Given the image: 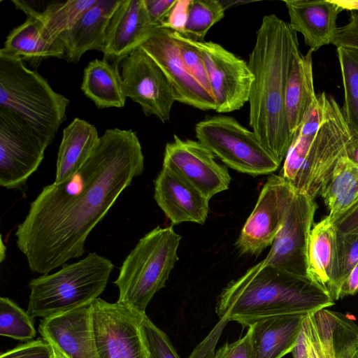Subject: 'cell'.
<instances>
[{"label": "cell", "instance_id": "1", "mask_svg": "<svg viewBox=\"0 0 358 358\" xmlns=\"http://www.w3.org/2000/svg\"><path fill=\"white\" fill-rule=\"evenodd\" d=\"M143 171L136 134L106 129L82 168L69 180L44 187L17 226L16 244L29 269L48 274L82 256L90 233Z\"/></svg>", "mask_w": 358, "mask_h": 358}, {"label": "cell", "instance_id": "2", "mask_svg": "<svg viewBox=\"0 0 358 358\" xmlns=\"http://www.w3.org/2000/svg\"><path fill=\"white\" fill-rule=\"evenodd\" d=\"M299 50L297 34L289 22L275 14L264 16L248 62L254 78L249 123L259 143L280 164L293 140L285 98L292 59Z\"/></svg>", "mask_w": 358, "mask_h": 358}, {"label": "cell", "instance_id": "3", "mask_svg": "<svg viewBox=\"0 0 358 358\" xmlns=\"http://www.w3.org/2000/svg\"><path fill=\"white\" fill-rule=\"evenodd\" d=\"M335 301L308 276L289 273L264 259L221 292L215 310L221 323L236 321L243 327L261 317L309 314Z\"/></svg>", "mask_w": 358, "mask_h": 358}, {"label": "cell", "instance_id": "4", "mask_svg": "<svg viewBox=\"0 0 358 358\" xmlns=\"http://www.w3.org/2000/svg\"><path fill=\"white\" fill-rule=\"evenodd\" d=\"M69 103L21 59L0 52V106L29 124L48 146L66 120Z\"/></svg>", "mask_w": 358, "mask_h": 358}, {"label": "cell", "instance_id": "5", "mask_svg": "<svg viewBox=\"0 0 358 358\" xmlns=\"http://www.w3.org/2000/svg\"><path fill=\"white\" fill-rule=\"evenodd\" d=\"M113 267L108 259L91 252L31 280L27 313L33 319L47 318L91 303L106 289Z\"/></svg>", "mask_w": 358, "mask_h": 358}, {"label": "cell", "instance_id": "6", "mask_svg": "<svg viewBox=\"0 0 358 358\" xmlns=\"http://www.w3.org/2000/svg\"><path fill=\"white\" fill-rule=\"evenodd\" d=\"M181 238L172 226H157L140 238L124 259L114 281L119 289L117 302L145 314L149 302L165 287L178 259Z\"/></svg>", "mask_w": 358, "mask_h": 358}, {"label": "cell", "instance_id": "7", "mask_svg": "<svg viewBox=\"0 0 358 358\" xmlns=\"http://www.w3.org/2000/svg\"><path fill=\"white\" fill-rule=\"evenodd\" d=\"M196 137L227 166L253 176L275 171L280 164L252 130L226 115L208 117L195 126Z\"/></svg>", "mask_w": 358, "mask_h": 358}, {"label": "cell", "instance_id": "8", "mask_svg": "<svg viewBox=\"0 0 358 358\" xmlns=\"http://www.w3.org/2000/svg\"><path fill=\"white\" fill-rule=\"evenodd\" d=\"M352 138L341 108L327 94L322 122L292 185L294 189L312 199L320 195Z\"/></svg>", "mask_w": 358, "mask_h": 358}, {"label": "cell", "instance_id": "9", "mask_svg": "<svg viewBox=\"0 0 358 358\" xmlns=\"http://www.w3.org/2000/svg\"><path fill=\"white\" fill-rule=\"evenodd\" d=\"M48 145L14 111L0 106V185L18 189L44 158Z\"/></svg>", "mask_w": 358, "mask_h": 358}, {"label": "cell", "instance_id": "10", "mask_svg": "<svg viewBox=\"0 0 358 358\" xmlns=\"http://www.w3.org/2000/svg\"><path fill=\"white\" fill-rule=\"evenodd\" d=\"M143 315L117 302L93 301L92 329L99 358H148Z\"/></svg>", "mask_w": 358, "mask_h": 358}, {"label": "cell", "instance_id": "11", "mask_svg": "<svg viewBox=\"0 0 358 358\" xmlns=\"http://www.w3.org/2000/svg\"><path fill=\"white\" fill-rule=\"evenodd\" d=\"M181 36L204 60L216 112L239 110L248 102L254 79L248 63L217 43Z\"/></svg>", "mask_w": 358, "mask_h": 358}, {"label": "cell", "instance_id": "12", "mask_svg": "<svg viewBox=\"0 0 358 358\" xmlns=\"http://www.w3.org/2000/svg\"><path fill=\"white\" fill-rule=\"evenodd\" d=\"M295 192L281 176L271 174L267 178L236 243L241 253L258 256L272 245Z\"/></svg>", "mask_w": 358, "mask_h": 358}, {"label": "cell", "instance_id": "13", "mask_svg": "<svg viewBox=\"0 0 358 358\" xmlns=\"http://www.w3.org/2000/svg\"><path fill=\"white\" fill-rule=\"evenodd\" d=\"M127 97L138 103L145 116L169 120L176 101L173 89L156 62L140 47L120 63Z\"/></svg>", "mask_w": 358, "mask_h": 358}, {"label": "cell", "instance_id": "14", "mask_svg": "<svg viewBox=\"0 0 358 358\" xmlns=\"http://www.w3.org/2000/svg\"><path fill=\"white\" fill-rule=\"evenodd\" d=\"M317 205L296 191L282 225L264 261L289 273L307 276V248Z\"/></svg>", "mask_w": 358, "mask_h": 358}, {"label": "cell", "instance_id": "15", "mask_svg": "<svg viewBox=\"0 0 358 358\" xmlns=\"http://www.w3.org/2000/svg\"><path fill=\"white\" fill-rule=\"evenodd\" d=\"M162 166L178 173L209 200L228 189L231 180L227 169L215 161L206 147L176 135L165 146Z\"/></svg>", "mask_w": 358, "mask_h": 358}, {"label": "cell", "instance_id": "16", "mask_svg": "<svg viewBox=\"0 0 358 358\" xmlns=\"http://www.w3.org/2000/svg\"><path fill=\"white\" fill-rule=\"evenodd\" d=\"M171 29L158 27L141 48L156 62L170 82L176 101L202 110H215L213 96L185 67Z\"/></svg>", "mask_w": 358, "mask_h": 358}, {"label": "cell", "instance_id": "17", "mask_svg": "<svg viewBox=\"0 0 358 358\" xmlns=\"http://www.w3.org/2000/svg\"><path fill=\"white\" fill-rule=\"evenodd\" d=\"M92 303L43 318L38 328L42 338L66 358H99L92 329Z\"/></svg>", "mask_w": 358, "mask_h": 358}, {"label": "cell", "instance_id": "18", "mask_svg": "<svg viewBox=\"0 0 358 358\" xmlns=\"http://www.w3.org/2000/svg\"><path fill=\"white\" fill-rule=\"evenodd\" d=\"M157 28L149 17L144 0H122L106 30L103 57L120 64L147 41Z\"/></svg>", "mask_w": 358, "mask_h": 358}, {"label": "cell", "instance_id": "19", "mask_svg": "<svg viewBox=\"0 0 358 358\" xmlns=\"http://www.w3.org/2000/svg\"><path fill=\"white\" fill-rule=\"evenodd\" d=\"M154 199L173 224H203L209 211V199L166 166L154 180Z\"/></svg>", "mask_w": 358, "mask_h": 358}, {"label": "cell", "instance_id": "20", "mask_svg": "<svg viewBox=\"0 0 358 358\" xmlns=\"http://www.w3.org/2000/svg\"><path fill=\"white\" fill-rule=\"evenodd\" d=\"M122 0H96L83 13L73 26L59 37L64 57L78 63L89 50L103 52L110 20Z\"/></svg>", "mask_w": 358, "mask_h": 358}, {"label": "cell", "instance_id": "21", "mask_svg": "<svg viewBox=\"0 0 358 358\" xmlns=\"http://www.w3.org/2000/svg\"><path fill=\"white\" fill-rule=\"evenodd\" d=\"M287 8L289 24L301 33L305 44L313 52L331 44L337 29L338 15L343 9L336 0L283 1Z\"/></svg>", "mask_w": 358, "mask_h": 358}, {"label": "cell", "instance_id": "22", "mask_svg": "<svg viewBox=\"0 0 358 358\" xmlns=\"http://www.w3.org/2000/svg\"><path fill=\"white\" fill-rule=\"evenodd\" d=\"M307 315H275L250 322L247 327L255 358H282L291 352Z\"/></svg>", "mask_w": 358, "mask_h": 358}, {"label": "cell", "instance_id": "23", "mask_svg": "<svg viewBox=\"0 0 358 358\" xmlns=\"http://www.w3.org/2000/svg\"><path fill=\"white\" fill-rule=\"evenodd\" d=\"M12 2L27 17L22 24L9 32L0 52L26 61L35 68L47 58L64 59L63 48L50 43L45 38L43 25L37 16L36 10L25 1H12Z\"/></svg>", "mask_w": 358, "mask_h": 358}, {"label": "cell", "instance_id": "24", "mask_svg": "<svg viewBox=\"0 0 358 358\" xmlns=\"http://www.w3.org/2000/svg\"><path fill=\"white\" fill-rule=\"evenodd\" d=\"M336 229L327 215L313 225L307 248V276L331 296L337 265Z\"/></svg>", "mask_w": 358, "mask_h": 358}, {"label": "cell", "instance_id": "25", "mask_svg": "<svg viewBox=\"0 0 358 358\" xmlns=\"http://www.w3.org/2000/svg\"><path fill=\"white\" fill-rule=\"evenodd\" d=\"M99 138L94 125L78 117L65 127L59 147L54 182H63L77 173L90 158Z\"/></svg>", "mask_w": 358, "mask_h": 358}, {"label": "cell", "instance_id": "26", "mask_svg": "<svg viewBox=\"0 0 358 358\" xmlns=\"http://www.w3.org/2000/svg\"><path fill=\"white\" fill-rule=\"evenodd\" d=\"M309 50L303 55L297 51L292 59L288 76L285 106L290 135L294 138L304 115L316 98L313 73V54Z\"/></svg>", "mask_w": 358, "mask_h": 358}, {"label": "cell", "instance_id": "27", "mask_svg": "<svg viewBox=\"0 0 358 358\" xmlns=\"http://www.w3.org/2000/svg\"><path fill=\"white\" fill-rule=\"evenodd\" d=\"M119 65L103 57L90 61L84 69L81 91L98 109L125 105L127 96Z\"/></svg>", "mask_w": 358, "mask_h": 358}, {"label": "cell", "instance_id": "28", "mask_svg": "<svg viewBox=\"0 0 358 358\" xmlns=\"http://www.w3.org/2000/svg\"><path fill=\"white\" fill-rule=\"evenodd\" d=\"M329 214L336 217L358 202V165L346 155L334 167L320 194Z\"/></svg>", "mask_w": 358, "mask_h": 358}, {"label": "cell", "instance_id": "29", "mask_svg": "<svg viewBox=\"0 0 358 358\" xmlns=\"http://www.w3.org/2000/svg\"><path fill=\"white\" fill-rule=\"evenodd\" d=\"M96 1V0L53 1L49 3L42 12L36 11L37 16L43 25L45 38L50 43L62 48L59 41V37L68 31L80 15Z\"/></svg>", "mask_w": 358, "mask_h": 358}, {"label": "cell", "instance_id": "30", "mask_svg": "<svg viewBox=\"0 0 358 358\" xmlns=\"http://www.w3.org/2000/svg\"><path fill=\"white\" fill-rule=\"evenodd\" d=\"M343 87L341 111L353 137H358V57L343 48H337Z\"/></svg>", "mask_w": 358, "mask_h": 358}, {"label": "cell", "instance_id": "31", "mask_svg": "<svg viewBox=\"0 0 358 358\" xmlns=\"http://www.w3.org/2000/svg\"><path fill=\"white\" fill-rule=\"evenodd\" d=\"M225 8L217 0H190L188 17L182 36L203 41L209 29L224 16Z\"/></svg>", "mask_w": 358, "mask_h": 358}, {"label": "cell", "instance_id": "32", "mask_svg": "<svg viewBox=\"0 0 358 358\" xmlns=\"http://www.w3.org/2000/svg\"><path fill=\"white\" fill-rule=\"evenodd\" d=\"M36 334L33 318L15 301L0 298V335L21 341H30Z\"/></svg>", "mask_w": 358, "mask_h": 358}, {"label": "cell", "instance_id": "33", "mask_svg": "<svg viewBox=\"0 0 358 358\" xmlns=\"http://www.w3.org/2000/svg\"><path fill=\"white\" fill-rule=\"evenodd\" d=\"M337 231V230H336ZM337 265L331 299H340L341 287L358 263V231L336 233Z\"/></svg>", "mask_w": 358, "mask_h": 358}, {"label": "cell", "instance_id": "34", "mask_svg": "<svg viewBox=\"0 0 358 358\" xmlns=\"http://www.w3.org/2000/svg\"><path fill=\"white\" fill-rule=\"evenodd\" d=\"M141 326L148 358H180L166 334L158 328L146 314L142 316Z\"/></svg>", "mask_w": 358, "mask_h": 358}, {"label": "cell", "instance_id": "35", "mask_svg": "<svg viewBox=\"0 0 358 358\" xmlns=\"http://www.w3.org/2000/svg\"><path fill=\"white\" fill-rule=\"evenodd\" d=\"M171 34L178 43L179 52L185 67L189 74L213 96L206 64L201 53L195 48L183 41L180 34L171 31Z\"/></svg>", "mask_w": 358, "mask_h": 358}, {"label": "cell", "instance_id": "36", "mask_svg": "<svg viewBox=\"0 0 358 358\" xmlns=\"http://www.w3.org/2000/svg\"><path fill=\"white\" fill-rule=\"evenodd\" d=\"M331 44L346 49L358 57V12L352 11L348 23L337 27Z\"/></svg>", "mask_w": 358, "mask_h": 358}, {"label": "cell", "instance_id": "37", "mask_svg": "<svg viewBox=\"0 0 358 358\" xmlns=\"http://www.w3.org/2000/svg\"><path fill=\"white\" fill-rule=\"evenodd\" d=\"M51 352L50 343L42 338L3 352L0 358H50Z\"/></svg>", "mask_w": 358, "mask_h": 358}, {"label": "cell", "instance_id": "38", "mask_svg": "<svg viewBox=\"0 0 358 358\" xmlns=\"http://www.w3.org/2000/svg\"><path fill=\"white\" fill-rule=\"evenodd\" d=\"M213 358H255L249 330L243 338L219 348Z\"/></svg>", "mask_w": 358, "mask_h": 358}, {"label": "cell", "instance_id": "39", "mask_svg": "<svg viewBox=\"0 0 358 358\" xmlns=\"http://www.w3.org/2000/svg\"><path fill=\"white\" fill-rule=\"evenodd\" d=\"M190 0H177L166 22L161 27H165L182 34L188 17Z\"/></svg>", "mask_w": 358, "mask_h": 358}, {"label": "cell", "instance_id": "40", "mask_svg": "<svg viewBox=\"0 0 358 358\" xmlns=\"http://www.w3.org/2000/svg\"><path fill=\"white\" fill-rule=\"evenodd\" d=\"M177 0H144L145 8L152 23L161 27L166 22Z\"/></svg>", "mask_w": 358, "mask_h": 358}, {"label": "cell", "instance_id": "41", "mask_svg": "<svg viewBox=\"0 0 358 358\" xmlns=\"http://www.w3.org/2000/svg\"><path fill=\"white\" fill-rule=\"evenodd\" d=\"M303 327L307 341L306 358H329L318 339L310 313L307 315Z\"/></svg>", "mask_w": 358, "mask_h": 358}, {"label": "cell", "instance_id": "42", "mask_svg": "<svg viewBox=\"0 0 358 358\" xmlns=\"http://www.w3.org/2000/svg\"><path fill=\"white\" fill-rule=\"evenodd\" d=\"M331 217L337 231L341 233L358 231V202L345 213Z\"/></svg>", "mask_w": 358, "mask_h": 358}, {"label": "cell", "instance_id": "43", "mask_svg": "<svg viewBox=\"0 0 358 358\" xmlns=\"http://www.w3.org/2000/svg\"><path fill=\"white\" fill-rule=\"evenodd\" d=\"M358 292V263L351 270L343 281L340 290L339 297L355 295Z\"/></svg>", "mask_w": 358, "mask_h": 358}, {"label": "cell", "instance_id": "44", "mask_svg": "<svg viewBox=\"0 0 358 358\" xmlns=\"http://www.w3.org/2000/svg\"><path fill=\"white\" fill-rule=\"evenodd\" d=\"M345 155L351 162L358 165V137L352 136L346 148Z\"/></svg>", "mask_w": 358, "mask_h": 358}, {"label": "cell", "instance_id": "45", "mask_svg": "<svg viewBox=\"0 0 358 358\" xmlns=\"http://www.w3.org/2000/svg\"><path fill=\"white\" fill-rule=\"evenodd\" d=\"M336 2L343 10L358 12V1H336Z\"/></svg>", "mask_w": 358, "mask_h": 358}, {"label": "cell", "instance_id": "46", "mask_svg": "<svg viewBox=\"0 0 358 358\" xmlns=\"http://www.w3.org/2000/svg\"><path fill=\"white\" fill-rule=\"evenodd\" d=\"M50 345L52 350L50 358H66L56 347Z\"/></svg>", "mask_w": 358, "mask_h": 358}, {"label": "cell", "instance_id": "47", "mask_svg": "<svg viewBox=\"0 0 358 358\" xmlns=\"http://www.w3.org/2000/svg\"><path fill=\"white\" fill-rule=\"evenodd\" d=\"M0 262H2L6 257V247L3 244V242L2 241V236H1V243H0Z\"/></svg>", "mask_w": 358, "mask_h": 358}, {"label": "cell", "instance_id": "48", "mask_svg": "<svg viewBox=\"0 0 358 358\" xmlns=\"http://www.w3.org/2000/svg\"><path fill=\"white\" fill-rule=\"evenodd\" d=\"M357 358H358V351H357Z\"/></svg>", "mask_w": 358, "mask_h": 358}]
</instances>
